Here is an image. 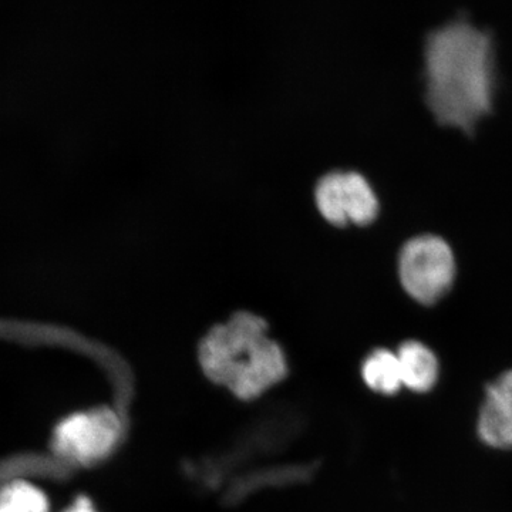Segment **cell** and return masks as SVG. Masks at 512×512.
<instances>
[{"instance_id":"cell-1","label":"cell","mask_w":512,"mask_h":512,"mask_svg":"<svg viewBox=\"0 0 512 512\" xmlns=\"http://www.w3.org/2000/svg\"><path fill=\"white\" fill-rule=\"evenodd\" d=\"M424 74L426 104L436 120L471 133L493 107V39L464 20L433 30L424 46Z\"/></svg>"},{"instance_id":"cell-2","label":"cell","mask_w":512,"mask_h":512,"mask_svg":"<svg viewBox=\"0 0 512 512\" xmlns=\"http://www.w3.org/2000/svg\"><path fill=\"white\" fill-rule=\"evenodd\" d=\"M198 359L208 379L244 400L261 396L286 375L281 346L269 338L265 320L251 312L235 313L214 326L201 342Z\"/></svg>"},{"instance_id":"cell-3","label":"cell","mask_w":512,"mask_h":512,"mask_svg":"<svg viewBox=\"0 0 512 512\" xmlns=\"http://www.w3.org/2000/svg\"><path fill=\"white\" fill-rule=\"evenodd\" d=\"M456 272L453 249L437 235H417L400 249V282L404 291L423 305H433L444 298L454 284Z\"/></svg>"},{"instance_id":"cell-4","label":"cell","mask_w":512,"mask_h":512,"mask_svg":"<svg viewBox=\"0 0 512 512\" xmlns=\"http://www.w3.org/2000/svg\"><path fill=\"white\" fill-rule=\"evenodd\" d=\"M120 436V417L109 407H99L60 421L53 433L52 448L57 456L87 466L109 456Z\"/></svg>"},{"instance_id":"cell-5","label":"cell","mask_w":512,"mask_h":512,"mask_svg":"<svg viewBox=\"0 0 512 512\" xmlns=\"http://www.w3.org/2000/svg\"><path fill=\"white\" fill-rule=\"evenodd\" d=\"M478 434L487 446L512 448V370L487 387Z\"/></svg>"},{"instance_id":"cell-6","label":"cell","mask_w":512,"mask_h":512,"mask_svg":"<svg viewBox=\"0 0 512 512\" xmlns=\"http://www.w3.org/2000/svg\"><path fill=\"white\" fill-rule=\"evenodd\" d=\"M397 357L403 386L417 393L433 389L439 377V362L426 345L416 340L404 342L397 350Z\"/></svg>"},{"instance_id":"cell-7","label":"cell","mask_w":512,"mask_h":512,"mask_svg":"<svg viewBox=\"0 0 512 512\" xmlns=\"http://www.w3.org/2000/svg\"><path fill=\"white\" fill-rule=\"evenodd\" d=\"M315 201L326 221L335 225L348 224L345 171H330L322 175L315 187Z\"/></svg>"},{"instance_id":"cell-8","label":"cell","mask_w":512,"mask_h":512,"mask_svg":"<svg viewBox=\"0 0 512 512\" xmlns=\"http://www.w3.org/2000/svg\"><path fill=\"white\" fill-rule=\"evenodd\" d=\"M362 376L367 387L377 393L394 394L403 387L399 357L387 349H377L367 357L363 363Z\"/></svg>"},{"instance_id":"cell-9","label":"cell","mask_w":512,"mask_h":512,"mask_svg":"<svg viewBox=\"0 0 512 512\" xmlns=\"http://www.w3.org/2000/svg\"><path fill=\"white\" fill-rule=\"evenodd\" d=\"M348 218L357 225H367L379 214V200L372 184L357 171H345Z\"/></svg>"},{"instance_id":"cell-10","label":"cell","mask_w":512,"mask_h":512,"mask_svg":"<svg viewBox=\"0 0 512 512\" xmlns=\"http://www.w3.org/2000/svg\"><path fill=\"white\" fill-rule=\"evenodd\" d=\"M0 512H49V501L35 485L13 481L0 488Z\"/></svg>"},{"instance_id":"cell-11","label":"cell","mask_w":512,"mask_h":512,"mask_svg":"<svg viewBox=\"0 0 512 512\" xmlns=\"http://www.w3.org/2000/svg\"><path fill=\"white\" fill-rule=\"evenodd\" d=\"M64 512H96L93 510V505L90 503L89 498L79 497L74 503L72 508Z\"/></svg>"}]
</instances>
